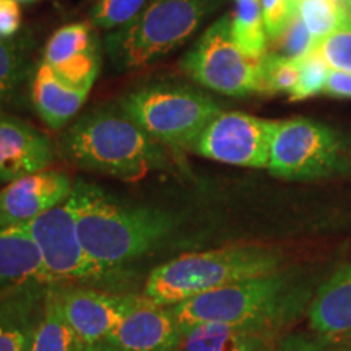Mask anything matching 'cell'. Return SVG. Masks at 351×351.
Here are the masks:
<instances>
[{
  "instance_id": "obj_10",
  "label": "cell",
  "mask_w": 351,
  "mask_h": 351,
  "mask_svg": "<svg viewBox=\"0 0 351 351\" xmlns=\"http://www.w3.org/2000/svg\"><path fill=\"white\" fill-rule=\"evenodd\" d=\"M276 125L244 112H221L202 132L194 152L219 163L267 168Z\"/></svg>"
},
{
  "instance_id": "obj_23",
  "label": "cell",
  "mask_w": 351,
  "mask_h": 351,
  "mask_svg": "<svg viewBox=\"0 0 351 351\" xmlns=\"http://www.w3.org/2000/svg\"><path fill=\"white\" fill-rule=\"evenodd\" d=\"M296 12L315 43L335 32L350 16L340 0H296Z\"/></svg>"
},
{
  "instance_id": "obj_2",
  "label": "cell",
  "mask_w": 351,
  "mask_h": 351,
  "mask_svg": "<svg viewBox=\"0 0 351 351\" xmlns=\"http://www.w3.org/2000/svg\"><path fill=\"white\" fill-rule=\"evenodd\" d=\"M73 194L83 247L106 271L152 252L178 226L173 213L122 204L95 184L77 181Z\"/></svg>"
},
{
  "instance_id": "obj_30",
  "label": "cell",
  "mask_w": 351,
  "mask_h": 351,
  "mask_svg": "<svg viewBox=\"0 0 351 351\" xmlns=\"http://www.w3.org/2000/svg\"><path fill=\"white\" fill-rule=\"evenodd\" d=\"M296 13V0H262L263 26L270 41L282 34Z\"/></svg>"
},
{
  "instance_id": "obj_31",
  "label": "cell",
  "mask_w": 351,
  "mask_h": 351,
  "mask_svg": "<svg viewBox=\"0 0 351 351\" xmlns=\"http://www.w3.org/2000/svg\"><path fill=\"white\" fill-rule=\"evenodd\" d=\"M337 339L319 335L315 339L311 337H285L283 343L276 351H339L340 346L335 343Z\"/></svg>"
},
{
  "instance_id": "obj_7",
  "label": "cell",
  "mask_w": 351,
  "mask_h": 351,
  "mask_svg": "<svg viewBox=\"0 0 351 351\" xmlns=\"http://www.w3.org/2000/svg\"><path fill=\"white\" fill-rule=\"evenodd\" d=\"M181 67L192 80L217 93L238 98L263 93L262 59H252L236 44L228 15L202 34Z\"/></svg>"
},
{
  "instance_id": "obj_38",
  "label": "cell",
  "mask_w": 351,
  "mask_h": 351,
  "mask_svg": "<svg viewBox=\"0 0 351 351\" xmlns=\"http://www.w3.org/2000/svg\"><path fill=\"white\" fill-rule=\"evenodd\" d=\"M340 2H343V3H346V2H348V0H340Z\"/></svg>"
},
{
  "instance_id": "obj_6",
  "label": "cell",
  "mask_w": 351,
  "mask_h": 351,
  "mask_svg": "<svg viewBox=\"0 0 351 351\" xmlns=\"http://www.w3.org/2000/svg\"><path fill=\"white\" fill-rule=\"evenodd\" d=\"M119 106L150 137L174 150H194L221 108L212 96L181 82H153L122 96Z\"/></svg>"
},
{
  "instance_id": "obj_4",
  "label": "cell",
  "mask_w": 351,
  "mask_h": 351,
  "mask_svg": "<svg viewBox=\"0 0 351 351\" xmlns=\"http://www.w3.org/2000/svg\"><path fill=\"white\" fill-rule=\"evenodd\" d=\"M283 263L276 249L257 244L184 254L150 271L142 296L171 307L212 289L275 274Z\"/></svg>"
},
{
  "instance_id": "obj_1",
  "label": "cell",
  "mask_w": 351,
  "mask_h": 351,
  "mask_svg": "<svg viewBox=\"0 0 351 351\" xmlns=\"http://www.w3.org/2000/svg\"><path fill=\"white\" fill-rule=\"evenodd\" d=\"M317 291L315 280L298 270L244 280L171 306L181 330L207 324L282 330L307 313Z\"/></svg>"
},
{
  "instance_id": "obj_19",
  "label": "cell",
  "mask_w": 351,
  "mask_h": 351,
  "mask_svg": "<svg viewBox=\"0 0 351 351\" xmlns=\"http://www.w3.org/2000/svg\"><path fill=\"white\" fill-rule=\"evenodd\" d=\"M38 245L19 226L0 228V289L44 285Z\"/></svg>"
},
{
  "instance_id": "obj_32",
  "label": "cell",
  "mask_w": 351,
  "mask_h": 351,
  "mask_svg": "<svg viewBox=\"0 0 351 351\" xmlns=\"http://www.w3.org/2000/svg\"><path fill=\"white\" fill-rule=\"evenodd\" d=\"M21 10L16 0H0V39H12L20 32Z\"/></svg>"
},
{
  "instance_id": "obj_25",
  "label": "cell",
  "mask_w": 351,
  "mask_h": 351,
  "mask_svg": "<svg viewBox=\"0 0 351 351\" xmlns=\"http://www.w3.org/2000/svg\"><path fill=\"white\" fill-rule=\"evenodd\" d=\"M150 0H96L90 10V21L95 28L116 32L132 23Z\"/></svg>"
},
{
  "instance_id": "obj_9",
  "label": "cell",
  "mask_w": 351,
  "mask_h": 351,
  "mask_svg": "<svg viewBox=\"0 0 351 351\" xmlns=\"http://www.w3.org/2000/svg\"><path fill=\"white\" fill-rule=\"evenodd\" d=\"M267 168L276 178L295 181L326 178L343 168V143L320 122L302 117L278 121Z\"/></svg>"
},
{
  "instance_id": "obj_21",
  "label": "cell",
  "mask_w": 351,
  "mask_h": 351,
  "mask_svg": "<svg viewBox=\"0 0 351 351\" xmlns=\"http://www.w3.org/2000/svg\"><path fill=\"white\" fill-rule=\"evenodd\" d=\"M85 348L65 317L60 289H46L41 315L28 351H85Z\"/></svg>"
},
{
  "instance_id": "obj_29",
  "label": "cell",
  "mask_w": 351,
  "mask_h": 351,
  "mask_svg": "<svg viewBox=\"0 0 351 351\" xmlns=\"http://www.w3.org/2000/svg\"><path fill=\"white\" fill-rule=\"evenodd\" d=\"M271 43L275 44V54L289 57V59H302L315 47V39L306 28V25L302 23L298 13L283 29L282 34Z\"/></svg>"
},
{
  "instance_id": "obj_36",
  "label": "cell",
  "mask_w": 351,
  "mask_h": 351,
  "mask_svg": "<svg viewBox=\"0 0 351 351\" xmlns=\"http://www.w3.org/2000/svg\"><path fill=\"white\" fill-rule=\"evenodd\" d=\"M19 3H34V2H39V0H16Z\"/></svg>"
},
{
  "instance_id": "obj_16",
  "label": "cell",
  "mask_w": 351,
  "mask_h": 351,
  "mask_svg": "<svg viewBox=\"0 0 351 351\" xmlns=\"http://www.w3.org/2000/svg\"><path fill=\"white\" fill-rule=\"evenodd\" d=\"M283 340L282 330L207 324L184 330L178 351H276Z\"/></svg>"
},
{
  "instance_id": "obj_14",
  "label": "cell",
  "mask_w": 351,
  "mask_h": 351,
  "mask_svg": "<svg viewBox=\"0 0 351 351\" xmlns=\"http://www.w3.org/2000/svg\"><path fill=\"white\" fill-rule=\"evenodd\" d=\"M182 330L169 307L147 298L103 340L116 351H178Z\"/></svg>"
},
{
  "instance_id": "obj_26",
  "label": "cell",
  "mask_w": 351,
  "mask_h": 351,
  "mask_svg": "<svg viewBox=\"0 0 351 351\" xmlns=\"http://www.w3.org/2000/svg\"><path fill=\"white\" fill-rule=\"evenodd\" d=\"M262 80L263 93L291 95L300 80V59L267 52L262 57Z\"/></svg>"
},
{
  "instance_id": "obj_34",
  "label": "cell",
  "mask_w": 351,
  "mask_h": 351,
  "mask_svg": "<svg viewBox=\"0 0 351 351\" xmlns=\"http://www.w3.org/2000/svg\"><path fill=\"white\" fill-rule=\"evenodd\" d=\"M85 351H116V350L109 348V346H108V345H104V343H103V341H99V343H96V345L86 346V348H85Z\"/></svg>"
},
{
  "instance_id": "obj_33",
  "label": "cell",
  "mask_w": 351,
  "mask_h": 351,
  "mask_svg": "<svg viewBox=\"0 0 351 351\" xmlns=\"http://www.w3.org/2000/svg\"><path fill=\"white\" fill-rule=\"evenodd\" d=\"M324 93L337 98H351V73L330 69Z\"/></svg>"
},
{
  "instance_id": "obj_27",
  "label": "cell",
  "mask_w": 351,
  "mask_h": 351,
  "mask_svg": "<svg viewBox=\"0 0 351 351\" xmlns=\"http://www.w3.org/2000/svg\"><path fill=\"white\" fill-rule=\"evenodd\" d=\"M330 67L317 51L313 49L300 59V80L291 95L289 101H301L319 93H324Z\"/></svg>"
},
{
  "instance_id": "obj_18",
  "label": "cell",
  "mask_w": 351,
  "mask_h": 351,
  "mask_svg": "<svg viewBox=\"0 0 351 351\" xmlns=\"http://www.w3.org/2000/svg\"><path fill=\"white\" fill-rule=\"evenodd\" d=\"M91 88H77L57 77L46 62L39 64L32 86V103L41 121L60 130L80 112Z\"/></svg>"
},
{
  "instance_id": "obj_11",
  "label": "cell",
  "mask_w": 351,
  "mask_h": 351,
  "mask_svg": "<svg viewBox=\"0 0 351 351\" xmlns=\"http://www.w3.org/2000/svg\"><path fill=\"white\" fill-rule=\"evenodd\" d=\"M65 317L85 346L103 341L145 298L88 288L60 289Z\"/></svg>"
},
{
  "instance_id": "obj_5",
  "label": "cell",
  "mask_w": 351,
  "mask_h": 351,
  "mask_svg": "<svg viewBox=\"0 0 351 351\" xmlns=\"http://www.w3.org/2000/svg\"><path fill=\"white\" fill-rule=\"evenodd\" d=\"M221 0H150L124 28L108 33L103 47L117 72L137 70L191 39Z\"/></svg>"
},
{
  "instance_id": "obj_3",
  "label": "cell",
  "mask_w": 351,
  "mask_h": 351,
  "mask_svg": "<svg viewBox=\"0 0 351 351\" xmlns=\"http://www.w3.org/2000/svg\"><path fill=\"white\" fill-rule=\"evenodd\" d=\"M60 147L80 168L122 181H138L166 165L163 145L138 127L122 108L83 114L65 130Z\"/></svg>"
},
{
  "instance_id": "obj_13",
  "label": "cell",
  "mask_w": 351,
  "mask_h": 351,
  "mask_svg": "<svg viewBox=\"0 0 351 351\" xmlns=\"http://www.w3.org/2000/svg\"><path fill=\"white\" fill-rule=\"evenodd\" d=\"M73 184L67 174L44 169L8 182L0 191V228L29 223L72 194Z\"/></svg>"
},
{
  "instance_id": "obj_24",
  "label": "cell",
  "mask_w": 351,
  "mask_h": 351,
  "mask_svg": "<svg viewBox=\"0 0 351 351\" xmlns=\"http://www.w3.org/2000/svg\"><path fill=\"white\" fill-rule=\"evenodd\" d=\"M28 73L23 47L12 39H0V104L13 98Z\"/></svg>"
},
{
  "instance_id": "obj_35",
  "label": "cell",
  "mask_w": 351,
  "mask_h": 351,
  "mask_svg": "<svg viewBox=\"0 0 351 351\" xmlns=\"http://www.w3.org/2000/svg\"><path fill=\"white\" fill-rule=\"evenodd\" d=\"M339 351H351V341L350 343H346L345 346H340Z\"/></svg>"
},
{
  "instance_id": "obj_8",
  "label": "cell",
  "mask_w": 351,
  "mask_h": 351,
  "mask_svg": "<svg viewBox=\"0 0 351 351\" xmlns=\"http://www.w3.org/2000/svg\"><path fill=\"white\" fill-rule=\"evenodd\" d=\"M38 245L43 258L44 285L99 278L108 271L88 256L77 226V199L70 194L62 204L19 226Z\"/></svg>"
},
{
  "instance_id": "obj_28",
  "label": "cell",
  "mask_w": 351,
  "mask_h": 351,
  "mask_svg": "<svg viewBox=\"0 0 351 351\" xmlns=\"http://www.w3.org/2000/svg\"><path fill=\"white\" fill-rule=\"evenodd\" d=\"M314 49L330 69L351 73V15L335 32L315 43Z\"/></svg>"
},
{
  "instance_id": "obj_37",
  "label": "cell",
  "mask_w": 351,
  "mask_h": 351,
  "mask_svg": "<svg viewBox=\"0 0 351 351\" xmlns=\"http://www.w3.org/2000/svg\"><path fill=\"white\" fill-rule=\"evenodd\" d=\"M345 7H346V10H348L350 15H351V0H348V2L345 3Z\"/></svg>"
},
{
  "instance_id": "obj_22",
  "label": "cell",
  "mask_w": 351,
  "mask_h": 351,
  "mask_svg": "<svg viewBox=\"0 0 351 351\" xmlns=\"http://www.w3.org/2000/svg\"><path fill=\"white\" fill-rule=\"evenodd\" d=\"M234 15L231 16V33L238 46L252 59L267 54V36L263 26L262 0H234Z\"/></svg>"
},
{
  "instance_id": "obj_17",
  "label": "cell",
  "mask_w": 351,
  "mask_h": 351,
  "mask_svg": "<svg viewBox=\"0 0 351 351\" xmlns=\"http://www.w3.org/2000/svg\"><path fill=\"white\" fill-rule=\"evenodd\" d=\"M307 315L317 335L339 339L351 333V262L320 285Z\"/></svg>"
},
{
  "instance_id": "obj_20",
  "label": "cell",
  "mask_w": 351,
  "mask_h": 351,
  "mask_svg": "<svg viewBox=\"0 0 351 351\" xmlns=\"http://www.w3.org/2000/svg\"><path fill=\"white\" fill-rule=\"evenodd\" d=\"M44 296L46 291L25 287L0 300V351L29 350Z\"/></svg>"
},
{
  "instance_id": "obj_12",
  "label": "cell",
  "mask_w": 351,
  "mask_h": 351,
  "mask_svg": "<svg viewBox=\"0 0 351 351\" xmlns=\"http://www.w3.org/2000/svg\"><path fill=\"white\" fill-rule=\"evenodd\" d=\"M43 62L77 88H91L101 67V41L90 23L65 25L44 47Z\"/></svg>"
},
{
  "instance_id": "obj_15",
  "label": "cell",
  "mask_w": 351,
  "mask_h": 351,
  "mask_svg": "<svg viewBox=\"0 0 351 351\" xmlns=\"http://www.w3.org/2000/svg\"><path fill=\"white\" fill-rule=\"evenodd\" d=\"M54 147L43 132L15 117L0 116V182H13L47 169Z\"/></svg>"
}]
</instances>
